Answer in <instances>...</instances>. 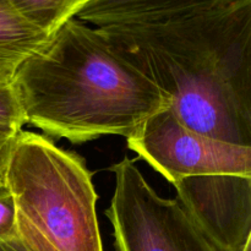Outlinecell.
Segmentation results:
<instances>
[{
  "mask_svg": "<svg viewBox=\"0 0 251 251\" xmlns=\"http://www.w3.org/2000/svg\"><path fill=\"white\" fill-rule=\"evenodd\" d=\"M194 131L251 147V0L95 27Z\"/></svg>",
  "mask_w": 251,
  "mask_h": 251,
  "instance_id": "1",
  "label": "cell"
},
{
  "mask_svg": "<svg viewBox=\"0 0 251 251\" xmlns=\"http://www.w3.org/2000/svg\"><path fill=\"white\" fill-rule=\"evenodd\" d=\"M26 124L85 144L129 137L173 100L113 49L95 27L66 20L17 68L11 81Z\"/></svg>",
  "mask_w": 251,
  "mask_h": 251,
  "instance_id": "2",
  "label": "cell"
},
{
  "mask_svg": "<svg viewBox=\"0 0 251 251\" xmlns=\"http://www.w3.org/2000/svg\"><path fill=\"white\" fill-rule=\"evenodd\" d=\"M20 251H103L97 193L82 157L20 130L5 168Z\"/></svg>",
  "mask_w": 251,
  "mask_h": 251,
  "instance_id": "3",
  "label": "cell"
},
{
  "mask_svg": "<svg viewBox=\"0 0 251 251\" xmlns=\"http://www.w3.org/2000/svg\"><path fill=\"white\" fill-rule=\"evenodd\" d=\"M114 191L105 211L118 251H220L178 199H164L134 161L112 166Z\"/></svg>",
  "mask_w": 251,
  "mask_h": 251,
  "instance_id": "4",
  "label": "cell"
},
{
  "mask_svg": "<svg viewBox=\"0 0 251 251\" xmlns=\"http://www.w3.org/2000/svg\"><path fill=\"white\" fill-rule=\"evenodd\" d=\"M127 147L169 183L251 176V147L194 131L173 108L156 113L129 137Z\"/></svg>",
  "mask_w": 251,
  "mask_h": 251,
  "instance_id": "5",
  "label": "cell"
},
{
  "mask_svg": "<svg viewBox=\"0 0 251 251\" xmlns=\"http://www.w3.org/2000/svg\"><path fill=\"white\" fill-rule=\"evenodd\" d=\"M239 1L245 0H93L83 5L74 17L98 27L164 12Z\"/></svg>",
  "mask_w": 251,
  "mask_h": 251,
  "instance_id": "6",
  "label": "cell"
},
{
  "mask_svg": "<svg viewBox=\"0 0 251 251\" xmlns=\"http://www.w3.org/2000/svg\"><path fill=\"white\" fill-rule=\"evenodd\" d=\"M49 37L20 16L9 0H0V80L12 81L17 68Z\"/></svg>",
  "mask_w": 251,
  "mask_h": 251,
  "instance_id": "7",
  "label": "cell"
},
{
  "mask_svg": "<svg viewBox=\"0 0 251 251\" xmlns=\"http://www.w3.org/2000/svg\"><path fill=\"white\" fill-rule=\"evenodd\" d=\"M32 26L51 36L66 20L75 16L78 0H9Z\"/></svg>",
  "mask_w": 251,
  "mask_h": 251,
  "instance_id": "8",
  "label": "cell"
},
{
  "mask_svg": "<svg viewBox=\"0 0 251 251\" xmlns=\"http://www.w3.org/2000/svg\"><path fill=\"white\" fill-rule=\"evenodd\" d=\"M26 125L11 81L0 80V127L20 131Z\"/></svg>",
  "mask_w": 251,
  "mask_h": 251,
  "instance_id": "9",
  "label": "cell"
},
{
  "mask_svg": "<svg viewBox=\"0 0 251 251\" xmlns=\"http://www.w3.org/2000/svg\"><path fill=\"white\" fill-rule=\"evenodd\" d=\"M15 239L16 221L14 199L4 184L0 186V243H11Z\"/></svg>",
  "mask_w": 251,
  "mask_h": 251,
  "instance_id": "10",
  "label": "cell"
},
{
  "mask_svg": "<svg viewBox=\"0 0 251 251\" xmlns=\"http://www.w3.org/2000/svg\"><path fill=\"white\" fill-rule=\"evenodd\" d=\"M19 131L0 127V186L4 185V174L6 168V162L9 158L10 150H11L12 142L15 136Z\"/></svg>",
  "mask_w": 251,
  "mask_h": 251,
  "instance_id": "11",
  "label": "cell"
},
{
  "mask_svg": "<svg viewBox=\"0 0 251 251\" xmlns=\"http://www.w3.org/2000/svg\"><path fill=\"white\" fill-rule=\"evenodd\" d=\"M0 251H20V249L14 242L0 243Z\"/></svg>",
  "mask_w": 251,
  "mask_h": 251,
  "instance_id": "12",
  "label": "cell"
},
{
  "mask_svg": "<svg viewBox=\"0 0 251 251\" xmlns=\"http://www.w3.org/2000/svg\"><path fill=\"white\" fill-rule=\"evenodd\" d=\"M90 1H93V0H78V10H80L81 7L83 6V5L88 4V2H90ZM78 10H77V11H78Z\"/></svg>",
  "mask_w": 251,
  "mask_h": 251,
  "instance_id": "13",
  "label": "cell"
},
{
  "mask_svg": "<svg viewBox=\"0 0 251 251\" xmlns=\"http://www.w3.org/2000/svg\"><path fill=\"white\" fill-rule=\"evenodd\" d=\"M242 251H251V242L248 243V244L243 248Z\"/></svg>",
  "mask_w": 251,
  "mask_h": 251,
  "instance_id": "14",
  "label": "cell"
}]
</instances>
